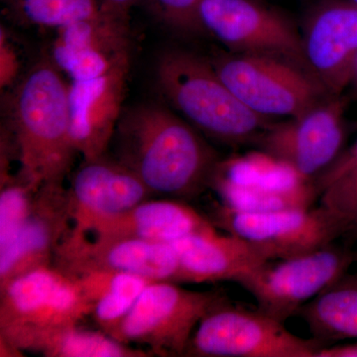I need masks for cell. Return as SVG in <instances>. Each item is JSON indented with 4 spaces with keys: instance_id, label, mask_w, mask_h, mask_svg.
<instances>
[{
    "instance_id": "6da1fadb",
    "label": "cell",
    "mask_w": 357,
    "mask_h": 357,
    "mask_svg": "<svg viewBox=\"0 0 357 357\" xmlns=\"http://www.w3.org/2000/svg\"><path fill=\"white\" fill-rule=\"evenodd\" d=\"M110 146V156L132 171L154 198H197L208 189L220 160L189 122L153 105L122 114Z\"/></svg>"
},
{
    "instance_id": "7a4b0ae2",
    "label": "cell",
    "mask_w": 357,
    "mask_h": 357,
    "mask_svg": "<svg viewBox=\"0 0 357 357\" xmlns=\"http://www.w3.org/2000/svg\"><path fill=\"white\" fill-rule=\"evenodd\" d=\"M17 172L37 185L64 184L77 153L70 128L69 83L50 57L41 59L16 86L6 128Z\"/></svg>"
},
{
    "instance_id": "3957f363",
    "label": "cell",
    "mask_w": 357,
    "mask_h": 357,
    "mask_svg": "<svg viewBox=\"0 0 357 357\" xmlns=\"http://www.w3.org/2000/svg\"><path fill=\"white\" fill-rule=\"evenodd\" d=\"M157 86L185 121L223 144H252L271 126L223 83L210 61L190 52H165L156 66Z\"/></svg>"
},
{
    "instance_id": "277c9868",
    "label": "cell",
    "mask_w": 357,
    "mask_h": 357,
    "mask_svg": "<svg viewBox=\"0 0 357 357\" xmlns=\"http://www.w3.org/2000/svg\"><path fill=\"white\" fill-rule=\"evenodd\" d=\"M229 300L220 291L199 292L172 282H152L107 333L123 344L147 347L154 356H185L201 319Z\"/></svg>"
},
{
    "instance_id": "5b68a950",
    "label": "cell",
    "mask_w": 357,
    "mask_h": 357,
    "mask_svg": "<svg viewBox=\"0 0 357 357\" xmlns=\"http://www.w3.org/2000/svg\"><path fill=\"white\" fill-rule=\"evenodd\" d=\"M206 217L215 227L260 249L269 260L307 255L340 238H354L349 220L321 204L272 213H245L218 204Z\"/></svg>"
},
{
    "instance_id": "8992f818",
    "label": "cell",
    "mask_w": 357,
    "mask_h": 357,
    "mask_svg": "<svg viewBox=\"0 0 357 357\" xmlns=\"http://www.w3.org/2000/svg\"><path fill=\"white\" fill-rule=\"evenodd\" d=\"M356 261L357 249L335 243L307 255L262 263L234 283L252 295L257 310L285 324Z\"/></svg>"
},
{
    "instance_id": "52a82bcc",
    "label": "cell",
    "mask_w": 357,
    "mask_h": 357,
    "mask_svg": "<svg viewBox=\"0 0 357 357\" xmlns=\"http://www.w3.org/2000/svg\"><path fill=\"white\" fill-rule=\"evenodd\" d=\"M326 347L317 338L294 335L259 310L234 306L229 300L201 319L185 356L316 357Z\"/></svg>"
},
{
    "instance_id": "ba28073f",
    "label": "cell",
    "mask_w": 357,
    "mask_h": 357,
    "mask_svg": "<svg viewBox=\"0 0 357 357\" xmlns=\"http://www.w3.org/2000/svg\"><path fill=\"white\" fill-rule=\"evenodd\" d=\"M210 63L243 105L268 119L299 116L331 96L314 77L278 59L227 52Z\"/></svg>"
},
{
    "instance_id": "9c48e42d",
    "label": "cell",
    "mask_w": 357,
    "mask_h": 357,
    "mask_svg": "<svg viewBox=\"0 0 357 357\" xmlns=\"http://www.w3.org/2000/svg\"><path fill=\"white\" fill-rule=\"evenodd\" d=\"M91 307L73 277L55 266L39 268L0 287V340L22 338L91 317Z\"/></svg>"
},
{
    "instance_id": "30bf717a",
    "label": "cell",
    "mask_w": 357,
    "mask_h": 357,
    "mask_svg": "<svg viewBox=\"0 0 357 357\" xmlns=\"http://www.w3.org/2000/svg\"><path fill=\"white\" fill-rule=\"evenodd\" d=\"M199 21L203 32L232 53L278 59L314 77L295 26L259 0H201Z\"/></svg>"
},
{
    "instance_id": "8fae6325",
    "label": "cell",
    "mask_w": 357,
    "mask_h": 357,
    "mask_svg": "<svg viewBox=\"0 0 357 357\" xmlns=\"http://www.w3.org/2000/svg\"><path fill=\"white\" fill-rule=\"evenodd\" d=\"M208 189L220 204L245 213H272L307 208L319 202L314 182L261 151L220 159Z\"/></svg>"
},
{
    "instance_id": "7c38bea8",
    "label": "cell",
    "mask_w": 357,
    "mask_h": 357,
    "mask_svg": "<svg viewBox=\"0 0 357 357\" xmlns=\"http://www.w3.org/2000/svg\"><path fill=\"white\" fill-rule=\"evenodd\" d=\"M344 96H331L290 121L272 123L255 141L257 150L314 182L340 156L347 139Z\"/></svg>"
},
{
    "instance_id": "4fadbf2b",
    "label": "cell",
    "mask_w": 357,
    "mask_h": 357,
    "mask_svg": "<svg viewBox=\"0 0 357 357\" xmlns=\"http://www.w3.org/2000/svg\"><path fill=\"white\" fill-rule=\"evenodd\" d=\"M53 266L70 276L91 271L122 272L151 282L177 283L178 259L172 244L95 236L72 227L56 251Z\"/></svg>"
},
{
    "instance_id": "5bb4252c",
    "label": "cell",
    "mask_w": 357,
    "mask_h": 357,
    "mask_svg": "<svg viewBox=\"0 0 357 357\" xmlns=\"http://www.w3.org/2000/svg\"><path fill=\"white\" fill-rule=\"evenodd\" d=\"M301 36L312 77L328 95H342L357 57L356 4L321 0L307 13Z\"/></svg>"
},
{
    "instance_id": "9a60e30c",
    "label": "cell",
    "mask_w": 357,
    "mask_h": 357,
    "mask_svg": "<svg viewBox=\"0 0 357 357\" xmlns=\"http://www.w3.org/2000/svg\"><path fill=\"white\" fill-rule=\"evenodd\" d=\"M72 225L68 188L64 184L40 185L17 236L0 250V287L33 270L52 266Z\"/></svg>"
},
{
    "instance_id": "2e32d148",
    "label": "cell",
    "mask_w": 357,
    "mask_h": 357,
    "mask_svg": "<svg viewBox=\"0 0 357 357\" xmlns=\"http://www.w3.org/2000/svg\"><path fill=\"white\" fill-rule=\"evenodd\" d=\"M69 192L72 229L86 232L98 220L154 198L140 178L109 154L84 160L73 175Z\"/></svg>"
},
{
    "instance_id": "e0dca14e",
    "label": "cell",
    "mask_w": 357,
    "mask_h": 357,
    "mask_svg": "<svg viewBox=\"0 0 357 357\" xmlns=\"http://www.w3.org/2000/svg\"><path fill=\"white\" fill-rule=\"evenodd\" d=\"M129 67L95 79L70 81V128L77 153L91 160L109 152L122 114Z\"/></svg>"
},
{
    "instance_id": "ac0fdd59",
    "label": "cell",
    "mask_w": 357,
    "mask_h": 357,
    "mask_svg": "<svg viewBox=\"0 0 357 357\" xmlns=\"http://www.w3.org/2000/svg\"><path fill=\"white\" fill-rule=\"evenodd\" d=\"M178 259L177 284L234 282L269 261L260 249L236 236L217 229L191 234L174 241Z\"/></svg>"
},
{
    "instance_id": "d6986e66",
    "label": "cell",
    "mask_w": 357,
    "mask_h": 357,
    "mask_svg": "<svg viewBox=\"0 0 357 357\" xmlns=\"http://www.w3.org/2000/svg\"><path fill=\"white\" fill-rule=\"evenodd\" d=\"M215 229L210 218L187 202L151 198L119 215L98 220L84 234L173 243L191 234Z\"/></svg>"
},
{
    "instance_id": "ffe728a7",
    "label": "cell",
    "mask_w": 357,
    "mask_h": 357,
    "mask_svg": "<svg viewBox=\"0 0 357 357\" xmlns=\"http://www.w3.org/2000/svg\"><path fill=\"white\" fill-rule=\"evenodd\" d=\"M296 316L306 323L312 337L326 344L357 340V273L347 272L301 307Z\"/></svg>"
},
{
    "instance_id": "44dd1931",
    "label": "cell",
    "mask_w": 357,
    "mask_h": 357,
    "mask_svg": "<svg viewBox=\"0 0 357 357\" xmlns=\"http://www.w3.org/2000/svg\"><path fill=\"white\" fill-rule=\"evenodd\" d=\"M13 347L48 357H150L147 349L126 344L102 330L77 325L61 326L22 338Z\"/></svg>"
},
{
    "instance_id": "7402d4cb",
    "label": "cell",
    "mask_w": 357,
    "mask_h": 357,
    "mask_svg": "<svg viewBox=\"0 0 357 357\" xmlns=\"http://www.w3.org/2000/svg\"><path fill=\"white\" fill-rule=\"evenodd\" d=\"M70 277L91 305V318L107 333L126 317L140 294L152 283L137 275L122 272L91 271Z\"/></svg>"
},
{
    "instance_id": "603a6c76",
    "label": "cell",
    "mask_w": 357,
    "mask_h": 357,
    "mask_svg": "<svg viewBox=\"0 0 357 357\" xmlns=\"http://www.w3.org/2000/svg\"><path fill=\"white\" fill-rule=\"evenodd\" d=\"M319 204L351 223L357 238V139L314 180Z\"/></svg>"
},
{
    "instance_id": "cb8c5ba5",
    "label": "cell",
    "mask_w": 357,
    "mask_h": 357,
    "mask_svg": "<svg viewBox=\"0 0 357 357\" xmlns=\"http://www.w3.org/2000/svg\"><path fill=\"white\" fill-rule=\"evenodd\" d=\"M6 10L23 24L59 30L100 11L96 0H2Z\"/></svg>"
},
{
    "instance_id": "d4e9b609",
    "label": "cell",
    "mask_w": 357,
    "mask_h": 357,
    "mask_svg": "<svg viewBox=\"0 0 357 357\" xmlns=\"http://www.w3.org/2000/svg\"><path fill=\"white\" fill-rule=\"evenodd\" d=\"M39 187L18 172L0 181V250L17 236Z\"/></svg>"
},
{
    "instance_id": "484cf974",
    "label": "cell",
    "mask_w": 357,
    "mask_h": 357,
    "mask_svg": "<svg viewBox=\"0 0 357 357\" xmlns=\"http://www.w3.org/2000/svg\"><path fill=\"white\" fill-rule=\"evenodd\" d=\"M201 0H150L157 15L169 27L184 34L203 33L199 21Z\"/></svg>"
},
{
    "instance_id": "4316f807",
    "label": "cell",
    "mask_w": 357,
    "mask_h": 357,
    "mask_svg": "<svg viewBox=\"0 0 357 357\" xmlns=\"http://www.w3.org/2000/svg\"><path fill=\"white\" fill-rule=\"evenodd\" d=\"M20 60L3 26L0 30V88L13 86L20 75Z\"/></svg>"
},
{
    "instance_id": "83f0119b",
    "label": "cell",
    "mask_w": 357,
    "mask_h": 357,
    "mask_svg": "<svg viewBox=\"0 0 357 357\" xmlns=\"http://www.w3.org/2000/svg\"><path fill=\"white\" fill-rule=\"evenodd\" d=\"M316 357H357V340L352 344L328 345L319 349Z\"/></svg>"
},
{
    "instance_id": "f1b7e54d",
    "label": "cell",
    "mask_w": 357,
    "mask_h": 357,
    "mask_svg": "<svg viewBox=\"0 0 357 357\" xmlns=\"http://www.w3.org/2000/svg\"><path fill=\"white\" fill-rule=\"evenodd\" d=\"M100 10L107 13L128 14L131 7L139 0H96Z\"/></svg>"
},
{
    "instance_id": "f546056e",
    "label": "cell",
    "mask_w": 357,
    "mask_h": 357,
    "mask_svg": "<svg viewBox=\"0 0 357 357\" xmlns=\"http://www.w3.org/2000/svg\"><path fill=\"white\" fill-rule=\"evenodd\" d=\"M351 84L357 91V57L356 63H354V70H352Z\"/></svg>"
},
{
    "instance_id": "4dcf8cb0",
    "label": "cell",
    "mask_w": 357,
    "mask_h": 357,
    "mask_svg": "<svg viewBox=\"0 0 357 357\" xmlns=\"http://www.w3.org/2000/svg\"><path fill=\"white\" fill-rule=\"evenodd\" d=\"M351 1H352V2H354V3H356V6H357V0H351Z\"/></svg>"
}]
</instances>
